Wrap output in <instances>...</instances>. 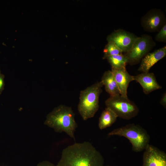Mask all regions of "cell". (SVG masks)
Segmentation results:
<instances>
[{"mask_svg":"<svg viewBox=\"0 0 166 166\" xmlns=\"http://www.w3.org/2000/svg\"><path fill=\"white\" fill-rule=\"evenodd\" d=\"M101 153L90 142L75 143L64 149L57 166H104Z\"/></svg>","mask_w":166,"mask_h":166,"instance_id":"6da1fadb","label":"cell"},{"mask_svg":"<svg viewBox=\"0 0 166 166\" xmlns=\"http://www.w3.org/2000/svg\"><path fill=\"white\" fill-rule=\"evenodd\" d=\"M45 125L57 132H65L75 141L74 133L78 125L72 108L64 105L55 108L46 117Z\"/></svg>","mask_w":166,"mask_h":166,"instance_id":"7a4b0ae2","label":"cell"},{"mask_svg":"<svg viewBox=\"0 0 166 166\" xmlns=\"http://www.w3.org/2000/svg\"><path fill=\"white\" fill-rule=\"evenodd\" d=\"M103 86L101 81L80 92L77 110L83 120L93 117L98 110L99 96Z\"/></svg>","mask_w":166,"mask_h":166,"instance_id":"3957f363","label":"cell"},{"mask_svg":"<svg viewBox=\"0 0 166 166\" xmlns=\"http://www.w3.org/2000/svg\"><path fill=\"white\" fill-rule=\"evenodd\" d=\"M109 136H118L127 138L132 145V150L139 152L145 150L149 144L150 137L147 132L139 125L130 124L115 128Z\"/></svg>","mask_w":166,"mask_h":166,"instance_id":"277c9868","label":"cell"},{"mask_svg":"<svg viewBox=\"0 0 166 166\" xmlns=\"http://www.w3.org/2000/svg\"><path fill=\"white\" fill-rule=\"evenodd\" d=\"M106 107L112 110L122 119L129 120L136 116L139 112L136 104L130 100L128 97L120 94L110 96L105 102Z\"/></svg>","mask_w":166,"mask_h":166,"instance_id":"5b68a950","label":"cell"},{"mask_svg":"<svg viewBox=\"0 0 166 166\" xmlns=\"http://www.w3.org/2000/svg\"><path fill=\"white\" fill-rule=\"evenodd\" d=\"M152 37L147 34L137 37L130 50L124 54L131 65L138 63L156 46Z\"/></svg>","mask_w":166,"mask_h":166,"instance_id":"8992f818","label":"cell"},{"mask_svg":"<svg viewBox=\"0 0 166 166\" xmlns=\"http://www.w3.org/2000/svg\"><path fill=\"white\" fill-rule=\"evenodd\" d=\"M140 24L145 31L158 32L166 24L165 14L160 9H151L142 17Z\"/></svg>","mask_w":166,"mask_h":166,"instance_id":"52a82bcc","label":"cell"},{"mask_svg":"<svg viewBox=\"0 0 166 166\" xmlns=\"http://www.w3.org/2000/svg\"><path fill=\"white\" fill-rule=\"evenodd\" d=\"M137 37L132 33L119 29L109 35L107 40L113 42L123 53H126L131 49Z\"/></svg>","mask_w":166,"mask_h":166,"instance_id":"ba28073f","label":"cell"},{"mask_svg":"<svg viewBox=\"0 0 166 166\" xmlns=\"http://www.w3.org/2000/svg\"><path fill=\"white\" fill-rule=\"evenodd\" d=\"M142 166H166V153L149 144L143 154Z\"/></svg>","mask_w":166,"mask_h":166,"instance_id":"9c48e42d","label":"cell"},{"mask_svg":"<svg viewBox=\"0 0 166 166\" xmlns=\"http://www.w3.org/2000/svg\"><path fill=\"white\" fill-rule=\"evenodd\" d=\"M134 81L140 84L144 93L146 94L162 88L157 82L154 74L152 73L142 72L134 76Z\"/></svg>","mask_w":166,"mask_h":166,"instance_id":"30bf717a","label":"cell"},{"mask_svg":"<svg viewBox=\"0 0 166 166\" xmlns=\"http://www.w3.org/2000/svg\"><path fill=\"white\" fill-rule=\"evenodd\" d=\"M166 55V46L147 53L141 60L138 70L142 72H148L156 63Z\"/></svg>","mask_w":166,"mask_h":166,"instance_id":"8fae6325","label":"cell"},{"mask_svg":"<svg viewBox=\"0 0 166 166\" xmlns=\"http://www.w3.org/2000/svg\"><path fill=\"white\" fill-rule=\"evenodd\" d=\"M111 71L117 84L120 94L128 97L127 89L129 83L134 81V76L130 75L126 68L119 69H112Z\"/></svg>","mask_w":166,"mask_h":166,"instance_id":"7c38bea8","label":"cell"},{"mask_svg":"<svg viewBox=\"0 0 166 166\" xmlns=\"http://www.w3.org/2000/svg\"><path fill=\"white\" fill-rule=\"evenodd\" d=\"M101 81L105 87L106 91L110 96L120 94L119 89L111 70H108L104 72Z\"/></svg>","mask_w":166,"mask_h":166,"instance_id":"4fadbf2b","label":"cell"},{"mask_svg":"<svg viewBox=\"0 0 166 166\" xmlns=\"http://www.w3.org/2000/svg\"><path fill=\"white\" fill-rule=\"evenodd\" d=\"M117 117V115L112 110L106 107L99 118L98 126L99 129L102 130L111 126Z\"/></svg>","mask_w":166,"mask_h":166,"instance_id":"5bb4252c","label":"cell"},{"mask_svg":"<svg viewBox=\"0 0 166 166\" xmlns=\"http://www.w3.org/2000/svg\"><path fill=\"white\" fill-rule=\"evenodd\" d=\"M106 59L113 69H119L126 68V66L128 63L127 58L122 53L109 56Z\"/></svg>","mask_w":166,"mask_h":166,"instance_id":"9a60e30c","label":"cell"},{"mask_svg":"<svg viewBox=\"0 0 166 166\" xmlns=\"http://www.w3.org/2000/svg\"><path fill=\"white\" fill-rule=\"evenodd\" d=\"M103 59L107 57L123 53L122 51L112 42H108L104 50Z\"/></svg>","mask_w":166,"mask_h":166,"instance_id":"2e32d148","label":"cell"},{"mask_svg":"<svg viewBox=\"0 0 166 166\" xmlns=\"http://www.w3.org/2000/svg\"><path fill=\"white\" fill-rule=\"evenodd\" d=\"M155 40L159 42H166V24L158 32L155 37Z\"/></svg>","mask_w":166,"mask_h":166,"instance_id":"e0dca14e","label":"cell"},{"mask_svg":"<svg viewBox=\"0 0 166 166\" xmlns=\"http://www.w3.org/2000/svg\"><path fill=\"white\" fill-rule=\"evenodd\" d=\"M5 76L1 73H0V95L3 90L5 86Z\"/></svg>","mask_w":166,"mask_h":166,"instance_id":"ac0fdd59","label":"cell"},{"mask_svg":"<svg viewBox=\"0 0 166 166\" xmlns=\"http://www.w3.org/2000/svg\"><path fill=\"white\" fill-rule=\"evenodd\" d=\"M37 166H57L51 162L47 160L43 161L39 163Z\"/></svg>","mask_w":166,"mask_h":166,"instance_id":"d6986e66","label":"cell"},{"mask_svg":"<svg viewBox=\"0 0 166 166\" xmlns=\"http://www.w3.org/2000/svg\"><path fill=\"white\" fill-rule=\"evenodd\" d=\"M160 104L164 108L166 107V93H164L162 95L160 101Z\"/></svg>","mask_w":166,"mask_h":166,"instance_id":"ffe728a7","label":"cell"},{"mask_svg":"<svg viewBox=\"0 0 166 166\" xmlns=\"http://www.w3.org/2000/svg\"><path fill=\"white\" fill-rule=\"evenodd\" d=\"M110 166V165H106V166Z\"/></svg>","mask_w":166,"mask_h":166,"instance_id":"44dd1931","label":"cell"},{"mask_svg":"<svg viewBox=\"0 0 166 166\" xmlns=\"http://www.w3.org/2000/svg\"><path fill=\"white\" fill-rule=\"evenodd\" d=\"M1 73V70L0 69V73Z\"/></svg>","mask_w":166,"mask_h":166,"instance_id":"7402d4cb","label":"cell"}]
</instances>
